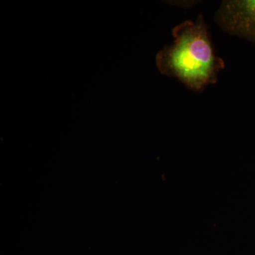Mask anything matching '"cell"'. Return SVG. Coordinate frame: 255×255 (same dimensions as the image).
<instances>
[{
	"label": "cell",
	"instance_id": "obj_1",
	"mask_svg": "<svg viewBox=\"0 0 255 255\" xmlns=\"http://www.w3.org/2000/svg\"><path fill=\"white\" fill-rule=\"evenodd\" d=\"M172 36L173 43L156 55L159 73L177 79L196 92L216 84L226 64L216 54L204 16L199 14L195 21L186 20L177 25Z\"/></svg>",
	"mask_w": 255,
	"mask_h": 255
},
{
	"label": "cell",
	"instance_id": "obj_2",
	"mask_svg": "<svg viewBox=\"0 0 255 255\" xmlns=\"http://www.w3.org/2000/svg\"><path fill=\"white\" fill-rule=\"evenodd\" d=\"M214 18L226 33L255 43V0L223 1Z\"/></svg>",
	"mask_w": 255,
	"mask_h": 255
},
{
	"label": "cell",
	"instance_id": "obj_3",
	"mask_svg": "<svg viewBox=\"0 0 255 255\" xmlns=\"http://www.w3.org/2000/svg\"><path fill=\"white\" fill-rule=\"evenodd\" d=\"M170 2H172V4L177 5V6H182V4H184V7H190V6H192L193 5L197 4V1H170Z\"/></svg>",
	"mask_w": 255,
	"mask_h": 255
}]
</instances>
